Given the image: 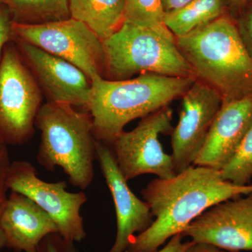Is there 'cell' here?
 <instances>
[{
  "label": "cell",
  "mask_w": 252,
  "mask_h": 252,
  "mask_svg": "<svg viewBox=\"0 0 252 252\" xmlns=\"http://www.w3.org/2000/svg\"><path fill=\"white\" fill-rule=\"evenodd\" d=\"M252 193V185H235L207 167L191 165L171 178L155 179L142 190L155 220L131 239L126 252H157L210 207Z\"/></svg>",
  "instance_id": "obj_1"
},
{
  "label": "cell",
  "mask_w": 252,
  "mask_h": 252,
  "mask_svg": "<svg viewBox=\"0 0 252 252\" xmlns=\"http://www.w3.org/2000/svg\"><path fill=\"white\" fill-rule=\"evenodd\" d=\"M175 39L194 78L217 91L222 104L252 97V59L233 18L223 15Z\"/></svg>",
  "instance_id": "obj_2"
},
{
  "label": "cell",
  "mask_w": 252,
  "mask_h": 252,
  "mask_svg": "<svg viewBox=\"0 0 252 252\" xmlns=\"http://www.w3.org/2000/svg\"><path fill=\"white\" fill-rule=\"evenodd\" d=\"M195 81L145 73L136 78L113 81L93 78L88 111L96 140L111 146L128 123L147 117L182 97Z\"/></svg>",
  "instance_id": "obj_3"
},
{
  "label": "cell",
  "mask_w": 252,
  "mask_h": 252,
  "mask_svg": "<svg viewBox=\"0 0 252 252\" xmlns=\"http://www.w3.org/2000/svg\"><path fill=\"white\" fill-rule=\"evenodd\" d=\"M41 132L36 160L49 171L60 167L74 187L85 190L94 178L96 140L90 113L47 102L35 121Z\"/></svg>",
  "instance_id": "obj_4"
},
{
  "label": "cell",
  "mask_w": 252,
  "mask_h": 252,
  "mask_svg": "<svg viewBox=\"0 0 252 252\" xmlns=\"http://www.w3.org/2000/svg\"><path fill=\"white\" fill-rule=\"evenodd\" d=\"M102 44L105 79L109 80H126L145 73L194 78L174 35L124 21Z\"/></svg>",
  "instance_id": "obj_5"
},
{
  "label": "cell",
  "mask_w": 252,
  "mask_h": 252,
  "mask_svg": "<svg viewBox=\"0 0 252 252\" xmlns=\"http://www.w3.org/2000/svg\"><path fill=\"white\" fill-rule=\"evenodd\" d=\"M41 91L31 69L12 45L5 46L0 60V140L26 143L34 134Z\"/></svg>",
  "instance_id": "obj_6"
},
{
  "label": "cell",
  "mask_w": 252,
  "mask_h": 252,
  "mask_svg": "<svg viewBox=\"0 0 252 252\" xmlns=\"http://www.w3.org/2000/svg\"><path fill=\"white\" fill-rule=\"evenodd\" d=\"M14 36L72 63L88 77L105 79L102 41L84 23L74 18L43 24L13 22Z\"/></svg>",
  "instance_id": "obj_7"
},
{
  "label": "cell",
  "mask_w": 252,
  "mask_h": 252,
  "mask_svg": "<svg viewBox=\"0 0 252 252\" xmlns=\"http://www.w3.org/2000/svg\"><path fill=\"white\" fill-rule=\"evenodd\" d=\"M172 110L169 106L141 119L133 130L123 131L111 148L119 170L127 182L143 175L171 178L174 172L171 155L164 152L158 137L171 135Z\"/></svg>",
  "instance_id": "obj_8"
},
{
  "label": "cell",
  "mask_w": 252,
  "mask_h": 252,
  "mask_svg": "<svg viewBox=\"0 0 252 252\" xmlns=\"http://www.w3.org/2000/svg\"><path fill=\"white\" fill-rule=\"evenodd\" d=\"M6 185L37 204L54 220L59 234L69 241L81 242L86 231L81 209L87 201L84 191L71 193L65 182L49 183L37 177L35 168L26 160L11 162Z\"/></svg>",
  "instance_id": "obj_9"
},
{
  "label": "cell",
  "mask_w": 252,
  "mask_h": 252,
  "mask_svg": "<svg viewBox=\"0 0 252 252\" xmlns=\"http://www.w3.org/2000/svg\"><path fill=\"white\" fill-rule=\"evenodd\" d=\"M182 100L179 122L171 134L176 175L193 165L222 104L217 91L196 79Z\"/></svg>",
  "instance_id": "obj_10"
},
{
  "label": "cell",
  "mask_w": 252,
  "mask_h": 252,
  "mask_svg": "<svg viewBox=\"0 0 252 252\" xmlns=\"http://www.w3.org/2000/svg\"><path fill=\"white\" fill-rule=\"evenodd\" d=\"M182 234L228 252H252V193L210 207Z\"/></svg>",
  "instance_id": "obj_11"
},
{
  "label": "cell",
  "mask_w": 252,
  "mask_h": 252,
  "mask_svg": "<svg viewBox=\"0 0 252 252\" xmlns=\"http://www.w3.org/2000/svg\"><path fill=\"white\" fill-rule=\"evenodd\" d=\"M27 63L48 102L87 109L92 82L79 68L58 56L16 37Z\"/></svg>",
  "instance_id": "obj_12"
},
{
  "label": "cell",
  "mask_w": 252,
  "mask_h": 252,
  "mask_svg": "<svg viewBox=\"0 0 252 252\" xmlns=\"http://www.w3.org/2000/svg\"><path fill=\"white\" fill-rule=\"evenodd\" d=\"M96 160L112 194L117 215V235L108 252H126L135 233L147 230L155 219L148 204L137 198L127 185L110 146L97 141Z\"/></svg>",
  "instance_id": "obj_13"
},
{
  "label": "cell",
  "mask_w": 252,
  "mask_h": 252,
  "mask_svg": "<svg viewBox=\"0 0 252 252\" xmlns=\"http://www.w3.org/2000/svg\"><path fill=\"white\" fill-rule=\"evenodd\" d=\"M252 127V97L223 103L193 165L220 170L236 153Z\"/></svg>",
  "instance_id": "obj_14"
},
{
  "label": "cell",
  "mask_w": 252,
  "mask_h": 252,
  "mask_svg": "<svg viewBox=\"0 0 252 252\" xmlns=\"http://www.w3.org/2000/svg\"><path fill=\"white\" fill-rule=\"evenodd\" d=\"M6 248L16 252H37L46 236L59 233L53 219L23 194L11 191L0 215Z\"/></svg>",
  "instance_id": "obj_15"
},
{
  "label": "cell",
  "mask_w": 252,
  "mask_h": 252,
  "mask_svg": "<svg viewBox=\"0 0 252 252\" xmlns=\"http://www.w3.org/2000/svg\"><path fill=\"white\" fill-rule=\"evenodd\" d=\"M69 6L70 17L84 23L102 41L125 21V0H69Z\"/></svg>",
  "instance_id": "obj_16"
},
{
  "label": "cell",
  "mask_w": 252,
  "mask_h": 252,
  "mask_svg": "<svg viewBox=\"0 0 252 252\" xmlns=\"http://www.w3.org/2000/svg\"><path fill=\"white\" fill-rule=\"evenodd\" d=\"M225 8V0H193L165 14L164 22L175 37L184 36L224 15Z\"/></svg>",
  "instance_id": "obj_17"
},
{
  "label": "cell",
  "mask_w": 252,
  "mask_h": 252,
  "mask_svg": "<svg viewBox=\"0 0 252 252\" xmlns=\"http://www.w3.org/2000/svg\"><path fill=\"white\" fill-rule=\"evenodd\" d=\"M13 22L43 24L70 18L69 0H6Z\"/></svg>",
  "instance_id": "obj_18"
},
{
  "label": "cell",
  "mask_w": 252,
  "mask_h": 252,
  "mask_svg": "<svg viewBox=\"0 0 252 252\" xmlns=\"http://www.w3.org/2000/svg\"><path fill=\"white\" fill-rule=\"evenodd\" d=\"M161 0H125V21L173 35L164 22Z\"/></svg>",
  "instance_id": "obj_19"
},
{
  "label": "cell",
  "mask_w": 252,
  "mask_h": 252,
  "mask_svg": "<svg viewBox=\"0 0 252 252\" xmlns=\"http://www.w3.org/2000/svg\"><path fill=\"white\" fill-rule=\"evenodd\" d=\"M224 180L238 186L250 185L252 179V127L236 153L221 170Z\"/></svg>",
  "instance_id": "obj_20"
},
{
  "label": "cell",
  "mask_w": 252,
  "mask_h": 252,
  "mask_svg": "<svg viewBox=\"0 0 252 252\" xmlns=\"http://www.w3.org/2000/svg\"><path fill=\"white\" fill-rule=\"evenodd\" d=\"M11 161L6 144L0 140V215L7 200V185L6 176L9 170Z\"/></svg>",
  "instance_id": "obj_21"
},
{
  "label": "cell",
  "mask_w": 252,
  "mask_h": 252,
  "mask_svg": "<svg viewBox=\"0 0 252 252\" xmlns=\"http://www.w3.org/2000/svg\"><path fill=\"white\" fill-rule=\"evenodd\" d=\"M13 20L11 13L6 4L0 5V60L6 44L14 36Z\"/></svg>",
  "instance_id": "obj_22"
},
{
  "label": "cell",
  "mask_w": 252,
  "mask_h": 252,
  "mask_svg": "<svg viewBox=\"0 0 252 252\" xmlns=\"http://www.w3.org/2000/svg\"><path fill=\"white\" fill-rule=\"evenodd\" d=\"M236 23L244 46L252 59V6L244 13Z\"/></svg>",
  "instance_id": "obj_23"
},
{
  "label": "cell",
  "mask_w": 252,
  "mask_h": 252,
  "mask_svg": "<svg viewBox=\"0 0 252 252\" xmlns=\"http://www.w3.org/2000/svg\"><path fill=\"white\" fill-rule=\"evenodd\" d=\"M42 243L45 252H80L74 243L62 238L59 233L48 235Z\"/></svg>",
  "instance_id": "obj_24"
},
{
  "label": "cell",
  "mask_w": 252,
  "mask_h": 252,
  "mask_svg": "<svg viewBox=\"0 0 252 252\" xmlns=\"http://www.w3.org/2000/svg\"><path fill=\"white\" fill-rule=\"evenodd\" d=\"M184 238L182 233L174 235L163 248L157 252H184L193 243L192 240L183 242Z\"/></svg>",
  "instance_id": "obj_25"
},
{
  "label": "cell",
  "mask_w": 252,
  "mask_h": 252,
  "mask_svg": "<svg viewBox=\"0 0 252 252\" xmlns=\"http://www.w3.org/2000/svg\"><path fill=\"white\" fill-rule=\"evenodd\" d=\"M184 252H228L206 243H193Z\"/></svg>",
  "instance_id": "obj_26"
},
{
  "label": "cell",
  "mask_w": 252,
  "mask_h": 252,
  "mask_svg": "<svg viewBox=\"0 0 252 252\" xmlns=\"http://www.w3.org/2000/svg\"><path fill=\"white\" fill-rule=\"evenodd\" d=\"M192 1L193 0H161V4L164 12L166 14L181 9Z\"/></svg>",
  "instance_id": "obj_27"
},
{
  "label": "cell",
  "mask_w": 252,
  "mask_h": 252,
  "mask_svg": "<svg viewBox=\"0 0 252 252\" xmlns=\"http://www.w3.org/2000/svg\"><path fill=\"white\" fill-rule=\"evenodd\" d=\"M232 7L236 11H240L245 7L248 0H228Z\"/></svg>",
  "instance_id": "obj_28"
},
{
  "label": "cell",
  "mask_w": 252,
  "mask_h": 252,
  "mask_svg": "<svg viewBox=\"0 0 252 252\" xmlns=\"http://www.w3.org/2000/svg\"><path fill=\"white\" fill-rule=\"evenodd\" d=\"M6 238H5L4 232H3L1 226H0V252H1V250H2L3 249L6 248Z\"/></svg>",
  "instance_id": "obj_29"
},
{
  "label": "cell",
  "mask_w": 252,
  "mask_h": 252,
  "mask_svg": "<svg viewBox=\"0 0 252 252\" xmlns=\"http://www.w3.org/2000/svg\"><path fill=\"white\" fill-rule=\"evenodd\" d=\"M37 252H45V250H44V244H43L42 241L39 245V248H38Z\"/></svg>",
  "instance_id": "obj_30"
},
{
  "label": "cell",
  "mask_w": 252,
  "mask_h": 252,
  "mask_svg": "<svg viewBox=\"0 0 252 252\" xmlns=\"http://www.w3.org/2000/svg\"><path fill=\"white\" fill-rule=\"evenodd\" d=\"M6 4V0H0V5Z\"/></svg>",
  "instance_id": "obj_31"
},
{
  "label": "cell",
  "mask_w": 252,
  "mask_h": 252,
  "mask_svg": "<svg viewBox=\"0 0 252 252\" xmlns=\"http://www.w3.org/2000/svg\"></svg>",
  "instance_id": "obj_32"
}]
</instances>
